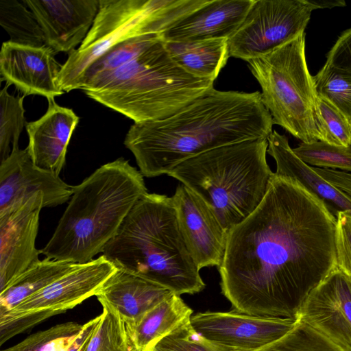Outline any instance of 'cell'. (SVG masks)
<instances>
[{
	"instance_id": "cell-1",
	"label": "cell",
	"mask_w": 351,
	"mask_h": 351,
	"mask_svg": "<svg viewBox=\"0 0 351 351\" xmlns=\"http://www.w3.org/2000/svg\"><path fill=\"white\" fill-rule=\"evenodd\" d=\"M336 217L298 181L275 175L258 207L228 231L219 268L234 311L298 319L337 265Z\"/></svg>"
},
{
	"instance_id": "cell-2",
	"label": "cell",
	"mask_w": 351,
	"mask_h": 351,
	"mask_svg": "<svg viewBox=\"0 0 351 351\" xmlns=\"http://www.w3.org/2000/svg\"><path fill=\"white\" fill-rule=\"evenodd\" d=\"M273 125L259 91L213 88L168 117L134 123L124 144L142 176L152 178L215 148L267 139Z\"/></svg>"
},
{
	"instance_id": "cell-3",
	"label": "cell",
	"mask_w": 351,
	"mask_h": 351,
	"mask_svg": "<svg viewBox=\"0 0 351 351\" xmlns=\"http://www.w3.org/2000/svg\"><path fill=\"white\" fill-rule=\"evenodd\" d=\"M146 193L143 176L128 160L119 158L101 165L73 186L71 200L40 254L75 263L93 260Z\"/></svg>"
},
{
	"instance_id": "cell-4",
	"label": "cell",
	"mask_w": 351,
	"mask_h": 351,
	"mask_svg": "<svg viewBox=\"0 0 351 351\" xmlns=\"http://www.w3.org/2000/svg\"><path fill=\"white\" fill-rule=\"evenodd\" d=\"M102 255L117 268L179 295L206 287L182 237L172 197L165 195H143Z\"/></svg>"
},
{
	"instance_id": "cell-5",
	"label": "cell",
	"mask_w": 351,
	"mask_h": 351,
	"mask_svg": "<svg viewBox=\"0 0 351 351\" xmlns=\"http://www.w3.org/2000/svg\"><path fill=\"white\" fill-rule=\"evenodd\" d=\"M267 139L227 145L191 158L167 175L201 197L228 232L263 199L274 172Z\"/></svg>"
},
{
	"instance_id": "cell-6",
	"label": "cell",
	"mask_w": 351,
	"mask_h": 351,
	"mask_svg": "<svg viewBox=\"0 0 351 351\" xmlns=\"http://www.w3.org/2000/svg\"><path fill=\"white\" fill-rule=\"evenodd\" d=\"M214 81L193 76L171 58L160 36L97 88L90 99L134 123L168 117L213 88Z\"/></svg>"
},
{
	"instance_id": "cell-7",
	"label": "cell",
	"mask_w": 351,
	"mask_h": 351,
	"mask_svg": "<svg viewBox=\"0 0 351 351\" xmlns=\"http://www.w3.org/2000/svg\"><path fill=\"white\" fill-rule=\"evenodd\" d=\"M208 0H99L94 22L80 47L62 65L58 84L64 92L78 89L88 67L106 51L134 36L162 34Z\"/></svg>"
},
{
	"instance_id": "cell-8",
	"label": "cell",
	"mask_w": 351,
	"mask_h": 351,
	"mask_svg": "<svg viewBox=\"0 0 351 351\" xmlns=\"http://www.w3.org/2000/svg\"><path fill=\"white\" fill-rule=\"evenodd\" d=\"M247 62L261 87V100L274 124L302 143L318 141L317 93L306 63L305 33Z\"/></svg>"
},
{
	"instance_id": "cell-9",
	"label": "cell",
	"mask_w": 351,
	"mask_h": 351,
	"mask_svg": "<svg viewBox=\"0 0 351 351\" xmlns=\"http://www.w3.org/2000/svg\"><path fill=\"white\" fill-rule=\"evenodd\" d=\"M117 267L105 256L76 265L0 316V346L95 295Z\"/></svg>"
},
{
	"instance_id": "cell-10",
	"label": "cell",
	"mask_w": 351,
	"mask_h": 351,
	"mask_svg": "<svg viewBox=\"0 0 351 351\" xmlns=\"http://www.w3.org/2000/svg\"><path fill=\"white\" fill-rule=\"evenodd\" d=\"M312 11L306 0H254L228 39L230 57L247 62L294 40L304 33Z\"/></svg>"
},
{
	"instance_id": "cell-11",
	"label": "cell",
	"mask_w": 351,
	"mask_h": 351,
	"mask_svg": "<svg viewBox=\"0 0 351 351\" xmlns=\"http://www.w3.org/2000/svg\"><path fill=\"white\" fill-rule=\"evenodd\" d=\"M297 321L234 310L197 313L191 318L197 332L224 351H260L285 335Z\"/></svg>"
},
{
	"instance_id": "cell-12",
	"label": "cell",
	"mask_w": 351,
	"mask_h": 351,
	"mask_svg": "<svg viewBox=\"0 0 351 351\" xmlns=\"http://www.w3.org/2000/svg\"><path fill=\"white\" fill-rule=\"evenodd\" d=\"M43 203L38 192L0 213V291L40 261L35 243Z\"/></svg>"
},
{
	"instance_id": "cell-13",
	"label": "cell",
	"mask_w": 351,
	"mask_h": 351,
	"mask_svg": "<svg viewBox=\"0 0 351 351\" xmlns=\"http://www.w3.org/2000/svg\"><path fill=\"white\" fill-rule=\"evenodd\" d=\"M298 318L351 351V276L335 268L307 295Z\"/></svg>"
},
{
	"instance_id": "cell-14",
	"label": "cell",
	"mask_w": 351,
	"mask_h": 351,
	"mask_svg": "<svg viewBox=\"0 0 351 351\" xmlns=\"http://www.w3.org/2000/svg\"><path fill=\"white\" fill-rule=\"evenodd\" d=\"M171 197L180 231L198 269L219 267L228 232L209 206L185 185H179Z\"/></svg>"
},
{
	"instance_id": "cell-15",
	"label": "cell",
	"mask_w": 351,
	"mask_h": 351,
	"mask_svg": "<svg viewBox=\"0 0 351 351\" xmlns=\"http://www.w3.org/2000/svg\"><path fill=\"white\" fill-rule=\"evenodd\" d=\"M38 192L44 194V208L54 207L71 197L73 186L60 176L36 167L27 147H12L10 155L0 162V213Z\"/></svg>"
},
{
	"instance_id": "cell-16",
	"label": "cell",
	"mask_w": 351,
	"mask_h": 351,
	"mask_svg": "<svg viewBox=\"0 0 351 351\" xmlns=\"http://www.w3.org/2000/svg\"><path fill=\"white\" fill-rule=\"evenodd\" d=\"M55 52L47 46L32 47L3 42L0 52V73L6 84H13L23 95H37L47 100L64 92L57 80L62 68Z\"/></svg>"
},
{
	"instance_id": "cell-17",
	"label": "cell",
	"mask_w": 351,
	"mask_h": 351,
	"mask_svg": "<svg viewBox=\"0 0 351 351\" xmlns=\"http://www.w3.org/2000/svg\"><path fill=\"white\" fill-rule=\"evenodd\" d=\"M34 14L46 46L55 53H71L91 28L99 0H22Z\"/></svg>"
},
{
	"instance_id": "cell-18",
	"label": "cell",
	"mask_w": 351,
	"mask_h": 351,
	"mask_svg": "<svg viewBox=\"0 0 351 351\" xmlns=\"http://www.w3.org/2000/svg\"><path fill=\"white\" fill-rule=\"evenodd\" d=\"M48 108L36 121L26 123L27 147L34 164L58 176L64 165L68 145L78 122L72 109L48 99Z\"/></svg>"
},
{
	"instance_id": "cell-19",
	"label": "cell",
	"mask_w": 351,
	"mask_h": 351,
	"mask_svg": "<svg viewBox=\"0 0 351 351\" xmlns=\"http://www.w3.org/2000/svg\"><path fill=\"white\" fill-rule=\"evenodd\" d=\"M254 0H208L176 22L162 36L165 41L191 42L230 38Z\"/></svg>"
},
{
	"instance_id": "cell-20",
	"label": "cell",
	"mask_w": 351,
	"mask_h": 351,
	"mask_svg": "<svg viewBox=\"0 0 351 351\" xmlns=\"http://www.w3.org/2000/svg\"><path fill=\"white\" fill-rule=\"evenodd\" d=\"M171 293L157 283L117 268L95 296L116 308L132 326Z\"/></svg>"
},
{
	"instance_id": "cell-21",
	"label": "cell",
	"mask_w": 351,
	"mask_h": 351,
	"mask_svg": "<svg viewBox=\"0 0 351 351\" xmlns=\"http://www.w3.org/2000/svg\"><path fill=\"white\" fill-rule=\"evenodd\" d=\"M267 153L276 162L275 175L293 179L326 204L335 215L339 211L351 213V198L333 186L302 160L291 147L285 135L276 130L267 138Z\"/></svg>"
},
{
	"instance_id": "cell-22",
	"label": "cell",
	"mask_w": 351,
	"mask_h": 351,
	"mask_svg": "<svg viewBox=\"0 0 351 351\" xmlns=\"http://www.w3.org/2000/svg\"><path fill=\"white\" fill-rule=\"evenodd\" d=\"M172 60L188 73L215 81L230 57L228 39L165 41Z\"/></svg>"
},
{
	"instance_id": "cell-23",
	"label": "cell",
	"mask_w": 351,
	"mask_h": 351,
	"mask_svg": "<svg viewBox=\"0 0 351 351\" xmlns=\"http://www.w3.org/2000/svg\"><path fill=\"white\" fill-rule=\"evenodd\" d=\"M193 311L171 293L131 326L138 351H147L167 334L191 320Z\"/></svg>"
},
{
	"instance_id": "cell-24",
	"label": "cell",
	"mask_w": 351,
	"mask_h": 351,
	"mask_svg": "<svg viewBox=\"0 0 351 351\" xmlns=\"http://www.w3.org/2000/svg\"><path fill=\"white\" fill-rule=\"evenodd\" d=\"M76 264L48 258L40 261L0 291V316L64 275Z\"/></svg>"
},
{
	"instance_id": "cell-25",
	"label": "cell",
	"mask_w": 351,
	"mask_h": 351,
	"mask_svg": "<svg viewBox=\"0 0 351 351\" xmlns=\"http://www.w3.org/2000/svg\"><path fill=\"white\" fill-rule=\"evenodd\" d=\"M161 35L150 34L136 36L113 46L88 67L80 81L78 89L85 92L97 88Z\"/></svg>"
},
{
	"instance_id": "cell-26",
	"label": "cell",
	"mask_w": 351,
	"mask_h": 351,
	"mask_svg": "<svg viewBox=\"0 0 351 351\" xmlns=\"http://www.w3.org/2000/svg\"><path fill=\"white\" fill-rule=\"evenodd\" d=\"M99 320L83 351H138L131 326L104 301Z\"/></svg>"
},
{
	"instance_id": "cell-27",
	"label": "cell",
	"mask_w": 351,
	"mask_h": 351,
	"mask_svg": "<svg viewBox=\"0 0 351 351\" xmlns=\"http://www.w3.org/2000/svg\"><path fill=\"white\" fill-rule=\"evenodd\" d=\"M21 1H0V23L10 41L32 47L46 46L42 29L31 10Z\"/></svg>"
},
{
	"instance_id": "cell-28",
	"label": "cell",
	"mask_w": 351,
	"mask_h": 351,
	"mask_svg": "<svg viewBox=\"0 0 351 351\" xmlns=\"http://www.w3.org/2000/svg\"><path fill=\"white\" fill-rule=\"evenodd\" d=\"M83 326L84 324L73 322L58 324L1 351H72Z\"/></svg>"
},
{
	"instance_id": "cell-29",
	"label": "cell",
	"mask_w": 351,
	"mask_h": 351,
	"mask_svg": "<svg viewBox=\"0 0 351 351\" xmlns=\"http://www.w3.org/2000/svg\"><path fill=\"white\" fill-rule=\"evenodd\" d=\"M313 80L317 95L330 101L351 121V73L326 62Z\"/></svg>"
},
{
	"instance_id": "cell-30",
	"label": "cell",
	"mask_w": 351,
	"mask_h": 351,
	"mask_svg": "<svg viewBox=\"0 0 351 351\" xmlns=\"http://www.w3.org/2000/svg\"><path fill=\"white\" fill-rule=\"evenodd\" d=\"M6 84L0 92V162L5 159L12 148L19 146L20 134L25 125L23 99L25 97L11 95Z\"/></svg>"
},
{
	"instance_id": "cell-31",
	"label": "cell",
	"mask_w": 351,
	"mask_h": 351,
	"mask_svg": "<svg viewBox=\"0 0 351 351\" xmlns=\"http://www.w3.org/2000/svg\"><path fill=\"white\" fill-rule=\"evenodd\" d=\"M315 122L318 141L337 146L351 145V121L319 95L316 101Z\"/></svg>"
},
{
	"instance_id": "cell-32",
	"label": "cell",
	"mask_w": 351,
	"mask_h": 351,
	"mask_svg": "<svg viewBox=\"0 0 351 351\" xmlns=\"http://www.w3.org/2000/svg\"><path fill=\"white\" fill-rule=\"evenodd\" d=\"M293 150L302 160L311 167L351 173V145L341 147L316 141L302 142Z\"/></svg>"
},
{
	"instance_id": "cell-33",
	"label": "cell",
	"mask_w": 351,
	"mask_h": 351,
	"mask_svg": "<svg viewBox=\"0 0 351 351\" xmlns=\"http://www.w3.org/2000/svg\"><path fill=\"white\" fill-rule=\"evenodd\" d=\"M260 351H345L321 332L298 318L282 338Z\"/></svg>"
},
{
	"instance_id": "cell-34",
	"label": "cell",
	"mask_w": 351,
	"mask_h": 351,
	"mask_svg": "<svg viewBox=\"0 0 351 351\" xmlns=\"http://www.w3.org/2000/svg\"><path fill=\"white\" fill-rule=\"evenodd\" d=\"M147 351H224L193 328L191 320L155 343Z\"/></svg>"
},
{
	"instance_id": "cell-35",
	"label": "cell",
	"mask_w": 351,
	"mask_h": 351,
	"mask_svg": "<svg viewBox=\"0 0 351 351\" xmlns=\"http://www.w3.org/2000/svg\"><path fill=\"white\" fill-rule=\"evenodd\" d=\"M336 219L337 265L351 276V213L339 211Z\"/></svg>"
},
{
	"instance_id": "cell-36",
	"label": "cell",
	"mask_w": 351,
	"mask_h": 351,
	"mask_svg": "<svg viewBox=\"0 0 351 351\" xmlns=\"http://www.w3.org/2000/svg\"><path fill=\"white\" fill-rule=\"evenodd\" d=\"M326 62L351 73V27L338 38L327 53Z\"/></svg>"
},
{
	"instance_id": "cell-37",
	"label": "cell",
	"mask_w": 351,
	"mask_h": 351,
	"mask_svg": "<svg viewBox=\"0 0 351 351\" xmlns=\"http://www.w3.org/2000/svg\"><path fill=\"white\" fill-rule=\"evenodd\" d=\"M325 180L351 198V173L313 167Z\"/></svg>"
},
{
	"instance_id": "cell-38",
	"label": "cell",
	"mask_w": 351,
	"mask_h": 351,
	"mask_svg": "<svg viewBox=\"0 0 351 351\" xmlns=\"http://www.w3.org/2000/svg\"><path fill=\"white\" fill-rule=\"evenodd\" d=\"M313 10L320 8H332L344 7L346 3L343 0H306Z\"/></svg>"
}]
</instances>
